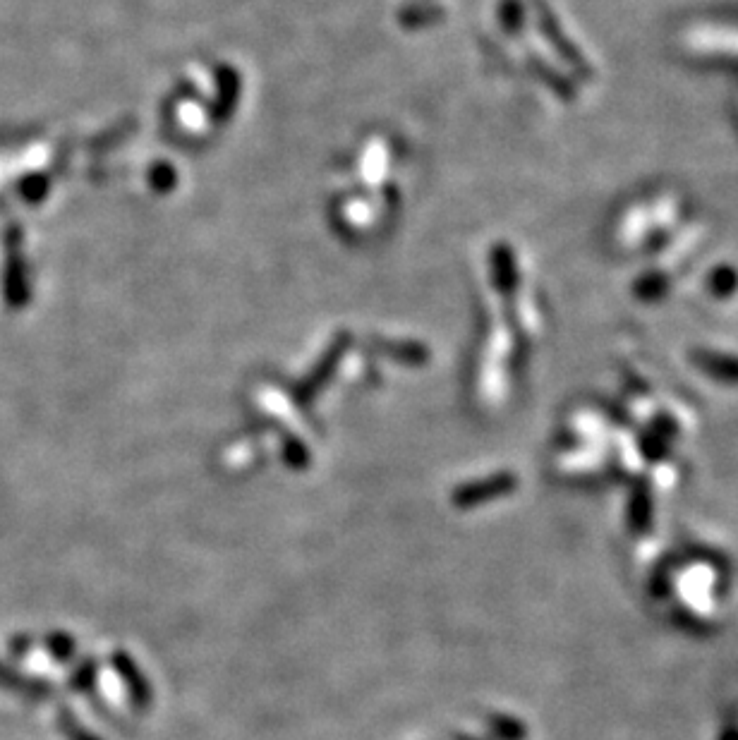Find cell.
<instances>
[{"mask_svg":"<svg viewBox=\"0 0 738 740\" xmlns=\"http://www.w3.org/2000/svg\"><path fill=\"white\" fill-rule=\"evenodd\" d=\"M116 664H118V669H120V676L125 678L127 685H130L132 695H135L139 702H149L147 683H144V678L139 676L135 666H132L130 661H127V657H116Z\"/></svg>","mask_w":738,"mask_h":740,"instance_id":"1","label":"cell"}]
</instances>
